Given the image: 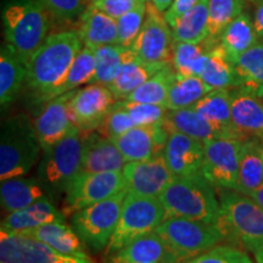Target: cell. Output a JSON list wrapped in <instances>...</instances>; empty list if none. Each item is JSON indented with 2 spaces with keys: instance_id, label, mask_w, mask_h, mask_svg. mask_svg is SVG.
I'll use <instances>...</instances> for the list:
<instances>
[{
  "instance_id": "60d3db41",
  "label": "cell",
  "mask_w": 263,
  "mask_h": 263,
  "mask_svg": "<svg viewBox=\"0 0 263 263\" xmlns=\"http://www.w3.org/2000/svg\"><path fill=\"white\" fill-rule=\"evenodd\" d=\"M146 15V3L139 2L138 5L129 12L124 14L117 20L118 39L117 44L124 48H132L134 44L140 29L143 27Z\"/></svg>"
},
{
  "instance_id": "74e56055",
  "label": "cell",
  "mask_w": 263,
  "mask_h": 263,
  "mask_svg": "<svg viewBox=\"0 0 263 263\" xmlns=\"http://www.w3.org/2000/svg\"><path fill=\"white\" fill-rule=\"evenodd\" d=\"M130 48H124L120 44L104 45L95 49V74L90 84L110 85L122 70V66L127 60Z\"/></svg>"
},
{
  "instance_id": "d590c367",
  "label": "cell",
  "mask_w": 263,
  "mask_h": 263,
  "mask_svg": "<svg viewBox=\"0 0 263 263\" xmlns=\"http://www.w3.org/2000/svg\"><path fill=\"white\" fill-rule=\"evenodd\" d=\"M209 2L200 0L172 28L174 43H200L209 38Z\"/></svg>"
},
{
  "instance_id": "cb8c5ba5",
  "label": "cell",
  "mask_w": 263,
  "mask_h": 263,
  "mask_svg": "<svg viewBox=\"0 0 263 263\" xmlns=\"http://www.w3.org/2000/svg\"><path fill=\"white\" fill-rule=\"evenodd\" d=\"M17 233L32 236L61 254L77 256L82 258H90L85 251L84 242L82 241L73 228L66 224L65 222H51L38 227V228Z\"/></svg>"
},
{
  "instance_id": "8992f818",
  "label": "cell",
  "mask_w": 263,
  "mask_h": 263,
  "mask_svg": "<svg viewBox=\"0 0 263 263\" xmlns=\"http://www.w3.org/2000/svg\"><path fill=\"white\" fill-rule=\"evenodd\" d=\"M34 124L27 115L9 117L0 130V180L29 173L41 156Z\"/></svg>"
},
{
  "instance_id": "7dc6e473",
  "label": "cell",
  "mask_w": 263,
  "mask_h": 263,
  "mask_svg": "<svg viewBox=\"0 0 263 263\" xmlns=\"http://www.w3.org/2000/svg\"><path fill=\"white\" fill-rule=\"evenodd\" d=\"M199 2L200 0H173L172 5L170 6L168 10L163 12L164 18L168 22L171 27L173 28L178 22V20L190 11Z\"/></svg>"
},
{
  "instance_id": "52a82bcc",
  "label": "cell",
  "mask_w": 263,
  "mask_h": 263,
  "mask_svg": "<svg viewBox=\"0 0 263 263\" xmlns=\"http://www.w3.org/2000/svg\"><path fill=\"white\" fill-rule=\"evenodd\" d=\"M81 161L82 138L78 128L55 146L43 151L37 178L51 200L65 195L71 180L82 171Z\"/></svg>"
},
{
  "instance_id": "db71d44e",
  "label": "cell",
  "mask_w": 263,
  "mask_h": 263,
  "mask_svg": "<svg viewBox=\"0 0 263 263\" xmlns=\"http://www.w3.org/2000/svg\"><path fill=\"white\" fill-rule=\"evenodd\" d=\"M141 2H145L146 3V2H149V0H141Z\"/></svg>"
},
{
  "instance_id": "484cf974",
  "label": "cell",
  "mask_w": 263,
  "mask_h": 263,
  "mask_svg": "<svg viewBox=\"0 0 263 263\" xmlns=\"http://www.w3.org/2000/svg\"><path fill=\"white\" fill-rule=\"evenodd\" d=\"M27 77V67L11 45L3 44L0 50V104L5 110L12 104Z\"/></svg>"
},
{
  "instance_id": "9c48e42d",
  "label": "cell",
  "mask_w": 263,
  "mask_h": 263,
  "mask_svg": "<svg viewBox=\"0 0 263 263\" xmlns=\"http://www.w3.org/2000/svg\"><path fill=\"white\" fill-rule=\"evenodd\" d=\"M127 190L71 216V227L84 245L95 252L106 250L116 229Z\"/></svg>"
},
{
  "instance_id": "f907efd6",
  "label": "cell",
  "mask_w": 263,
  "mask_h": 263,
  "mask_svg": "<svg viewBox=\"0 0 263 263\" xmlns=\"http://www.w3.org/2000/svg\"><path fill=\"white\" fill-rule=\"evenodd\" d=\"M248 196L251 197L252 200H255V201L257 202L258 205L261 206L262 209H263V185L259 186L258 189H256L255 192H252V193L250 194V195H248Z\"/></svg>"
},
{
  "instance_id": "44dd1931",
  "label": "cell",
  "mask_w": 263,
  "mask_h": 263,
  "mask_svg": "<svg viewBox=\"0 0 263 263\" xmlns=\"http://www.w3.org/2000/svg\"><path fill=\"white\" fill-rule=\"evenodd\" d=\"M77 32L84 47L93 50L104 45L117 44V20L99 10L93 3L81 14Z\"/></svg>"
},
{
  "instance_id": "c3c4849f",
  "label": "cell",
  "mask_w": 263,
  "mask_h": 263,
  "mask_svg": "<svg viewBox=\"0 0 263 263\" xmlns=\"http://www.w3.org/2000/svg\"><path fill=\"white\" fill-rule=\"evenodd\" d=\"M254 26L256 33L259 38L263 37V0H259V3L256 6L255 16H254Z\"/></svg>"
},
{
  "instance_id": "ac0fdd59",
  "label": "cell",
  "mask_w": 263,
  "mask_h": 263,
  "mask_svg": "<svg viewBox=\"0 0 263 263\" xmlns=\"http://www.w3.org/2000/svg\"><path fill=\"white\" fill-rule=\"evenodd\" d=\"M232 126L240 140H263V101L241 88H232Z\"/></svg>"
},
{
  "instance_id": "7a4b0ae2",
  "label": "cell",
  "mask_w": 263,
  "mask_h": 263,
  "mask_svg": "<svg viewBox=\"0 0 263 263\" xmlns=\"http://www.w3.org/2000/svg\"><path fill=\"white\" fill-rule=\"evenodd\" d=\"M166 218L180 217L206 223H216L221 213V201L216 188L202 172L184 177H173L159 196Z\"/></svg>"
},
{
  "instance_id": "8d00e7d4",
  "label": "cell",
  "mask_w": 263,
  "mask_h": 263,
  "mask_svg": "<svg viewBox=\"0 0 263 263\" xmlns=\"http://www.w3.org/2000/svg\"><path fill=\"white\" fill-rule=\"evenodd\" d=\"M172 64L167 65L162 70L157 72L155 76L147 80L145 83L137 88L133 93H130L124 99L127 101L143 104H153L166 106L167 99H168L170 88L176 77Z\"/></svg>"
},
{
  "instance_id": "681fc988",
  "label": "cell",
  "mask_w": 263,
  "mask_h": 263,
  "mask_svg": "<svg viewBox=\"0 0 263 263\" xmlns=\"http://www.w3.org/2000/svg\"><path fill=\"white\" fill-rule=\"evenodd\" d=\"M151 3H153L154 6L159 10L161 12H164L168 10V8L171 5H172L173 0H150Z\"/></svg>"
},
{
  "instance_id": "ba28073f",
  "label": "cell",
  "mask_w": 263,
  "mask_h": 263,
  "mask_svg": "<svg viewBox=\"0 0 263 263\" xmlns=\"http://www.w3.org/2000/svg\"><path fill=\"white\" fill-rule=\"evenodd\" d=\"M164 219L166 211L159 197L140 196L127 192L120 219L105 250V256L112 255L140 236L156 232Z\"/></svg>"
},
{
  "instance_id": "3957f363",
  "label": "cell",
  "mask_w": 263,
  "mask_h": 263,
  "mask_svg": "<svg viewBox=\"0 0 263 263\" xmlns=\"http://www.w3.org/2000/svg\"><path fill=\"white\" fill-rule=\"evenodd\" d=\"M221 190V213L216 224L224 242L254 254L263 244V209L245 194L233 189Z\"/></svg>"
},
{
  "instance_id": "9a60e30c",
  "label": "cell",
  "mask_w": 263,
  "mask_h": 263,
  "mask_svg": "<svg viewBox=\"0 0 263 263\" xmlns=\"http://www.w3.org/2000/svg\"><path fill=\"white\" fill-rule=\"evenodd\" d=\"M122 173L127 192L146 197H159L174 177L163 153L149 160L127 162Z\"/></svg>"
},
{
  "instance_id": "11a10c76",
  "label": "cell",
  "mask_w": 263,
  "mask_h": 263,
  "mask_svg": "<svg viewBox=\"0 0 263 263\" xmlns=\"http://www.w3.org/2000/svg\"><path fill=\"white\" fill-rule=\"evenodd\" d=\"M261 42H262V43H263V37H262V38H261Z\"/></svg>"
},
{
  "instance_id": "d6986e66",
  "label": "cell",
  "mask_w": 263,
  "mask_h": 263,
  "mask_svg": "<svg viewBox=\"0 0 263 263\" xmlns=\"http://www.w3.org/2000/svg\"><path fill=\"white\" fill-rule=\"evenodd\" d=\"M203 155V141L178 132H171L163 150V157L174 177L201 172Z\"/></svg>"
},
{
  "instance_id": "d6a6232c",
  "label": "cell",
  "mask_w": 263,
  "mask_h": 263,
  "mask_svg": "<svg viewBox=\"0 0 263 263\" xmlns=\"http://www.w3.org/2000/svg\"><path fill=\"white\" fill-rule=\"evenodd\" d=\"M239 87L263 98V43H257L234 62Z\"/></svg>"
},
{
  "instance_id": "603a6c76",
  "label": "cell",
  "mask_w": 263,
  "mask_h": 263,
  "mask_svg": "<svg viewBox=\"0 0 263 263\" xmlns=\"http://www.w3.org/2000/svg\"><path fill=\"white\" fill-rule=\"evenodd\" d=\"M162 123L170 133L178 132V133L195 138L197 140H201L203 143L207 140L215 139V138H234L228 130L213 126L212 123L203 120L193 107L168 110Z\"/></svg>"
},
{
  "instance_id": "d4e9b609",
  "label": "cell",
  "mask_w": 263,
  "mask_h": 263,
  "mask_svg": "<svg viewBox=\"0 0 263 263\" xmlns=\"http://www.w3.org/2000/svg\"><path fill=\"white\" fill-rule=\"evenodd\" d=\"M47 197L48 194L38 178H24L22 176L2 180L0 201L6 215Z\"/></svg>"
},
{
  "instance_id": "2e32d148",
  "label": "cell",
  "mask_w": 263,
  "mask_h": 263,
  "mask_svg": "<svg viewBox=\"0 0 263 263\" xmlns=\"http://www.w3.org/2000/svg\"><path fill=\"white\" fill-rule=\"evenodd\" d=\"M73 93L74 90L68 91L48 101L33 121L43 151L55 146L77 129L68 108V101Z\"/></svg>"
},
{
  "instance_id": "f35d334b",
  "label": "cell",
  "mask_w": 263,
  "mask_h": 263,
  "mask_svg": "<svg viewBox=\"0 0 263 263\" xmlns=\"http://www.w3.org/2000/svg\"><path fill=\"white\" fill-rule=\"evenodd\" d=\"M245 0H210L209 2V38L219 42L222 32L230 22L244 12Z\"/></svg>"
},
{
  "instance_id": "f5cc1de1",
  "label": "cell",
  "mask_w": 263,
  "mask_h": 263,
  "mask_svg": "<svg viewBox=\"0 0 263 263\" xmlns=\"http://www.w3.org/2000/svg\"><path fill=\"white\" fill-rule=\"evenodd\" d=\"M261 141V146H262V153H263V140H259Z\"/></svg>"
},
{
  "instance_id": "e0dca14e",
  "label": "cell",
  "mask_w": 263,
  "mask_h": 263,
  "mask_svg": "<svg viewBox=\"0 0 263 263\" xmlns=\"http://www.w3.org/2000/svg\"><path fill=\"white\" fill-rule=\"evenodd\" d=\"M170 132L163 123L134 126L122 136L112 139L127 162L149 160L163 153Z\"/></svg>"
},
{
  "instance_id": "f6af8a7d",
  "label": "cell",
  "mask_w": 263,
  "mask_h": 263,
  "mask_svg": "<svg viewBox=\"0 0 263 263\" xmlns=\"http://www.w3.org/2000/svg\"><path fill=\"white\" fill-rule=\"evenodd\" d=\"M47 11L61 21H71L83 12L84 0H41Z\"/></svg>"
},
{
  "instance_id": "4316f807",
  "label": "cell",
  "mask_w": 263,
  "mask_h": 263,
  "mask_svg": "<svg viewBox=\"0 0 263 263\" xmlns=\"http://www.w3.org/2000/svg\"><path fill=\"white\" fill-rule=\"evenodd\" d=\"M162 64H147L144 62L130 48L127 60L122 66V70L112 83L108 85L117 100H124L128 95L133 93L137 88L150 80L157 72L166 67Z\"/></svg>"
},
{
  "instance_id": "ffe728a7",
  "label": "cell",
  "mask_w": 263,
  "mask_h": 263,
  "mask_svg": "<svg viewBox=\"0 0 263 263\" xmlns=\"http://www.w3.org/2000/svg\"><path fill=\"white\" fill-rule=\"evenodd\" d=\"M82 161L81 168L85 172H108L122 171L127 163L114 140L101 136L99 132L81 134Z\"/></svg>"
},
{
  "instance_id": "9f6ffc18",
  "label": "cell",
  "mask_w": 263,
  "mask_h": 263,
  "mask_svg": "<svg viewBox=\"0 0 263 263\" xmlns=\"http://www.w3.org/2000/svg\"><path fill=\"white\" fill-rule=\"evenodd\" d=\"M262 100H263V98H262Z\"/></svg>"
},
{
  "instance_id": "1f68e13d",
  "label": "cell",
  "mask_w": 263,
  "mask_h": 263,
  "mask_svg": "<svg viewBox=\"0 0 263 263\" xmlns=\"http://www.w3.org/2000/svg\"><path fill=\"white\" fill-rule=\"evenodd\" d=\"M197 114L213 126L228 130L236 137L232 126V94L230 89H213L192 106ZM240 140V139H239Z\"/></svg>"
},
{
  "instance_id": "277c9868",
  "label": "cell",
  "mask_w": 263,
  "mask_h": 263,
  "mask_svg": "<svg viewBox=\"0 0 263 263\" xmlns=\"http://www.w3.org/2000/svg\"><path fill=\"white\" fill-rule=\"evenodd\" d=\"M156 233L162 239L164 256L162 263H182L224 242L216 223L168 217Z\"/></svg>"
},
{
  "instance_id": "836d02e7",
  "label": "cell",
  "mask_w": 263,
  "mask_h": 263,
  "mask_svg": "<svg viewBox=\"0 0 263 263\" xmlns=\"http://www.w3.org/2000/svg\"><path fill=\"white\" fill-rule=\"evenodd\" d=\"M200 77L212 89H232L239 87L234 64L227 57L219 43L210 52L205 70Z\"/></svg>"
},
{
  "instance_id": "ee69618b",
  "label": "cell",
  "mask_w": 263,
  "mask_h": 263,
  "mask_svg": "<svg viewBox=\"0 0 263 263\" xmlns=\"http://www.w3.org/2000/svg\"><path fill=\"white\" fill-rule=\"evenodd\" d=\"M136 124L132 120L126 108L123 107L121 100H117L111 112L107 115L101 126L98 128L99 133L101 136L108 138V139H116L117 137L122 136L129 129H132Z\"/></svg>"
},
{
  "instance_id": "f546056e",
  "label": "cell",
  "mask_w": 263,
  "mask_h": 263,
  "mask_svg": "<svg viewBox=\"0 0 263 263\" xmlns=\"http://www.w3.org/2000/svg\"><path fill=\"white\" fill-rule=\"evenodd\" d=\"M219 42L207 38L200 43H174L172 66L179 76H201L210 52Z\"/></svg>"
},
{
  "instance_id": "4fadbf2b",
  "label": "cell",
  "mask_w": 263,
  "mask_h": 263,
  "mask_svg": "<svg viewBox=\"0 0 263 263\" xmlns=\"http://www.w3.org/2000/svg\"><path fill=\"white\" fill-rule=\"evenodd\" d=\"M2 263H97L91 258L65 255L55 249L17 232H0Z\"/></svg>"
},
{
  "instance_id": "30bf717a",
  "label": "cell",
  "mask_w": 263,
  "mask_h": 263,
  "mask_svg": "<svg viewBox=\"0 0 263 263\" xmlns=\"http://www.w3.org/2000/svg\"><path fill=\"white\" fill-rule=\"evenodd\" d=\"M126 189L122 171L85 172L81 171L65 193L62 212L67 217L95 203L104 201Z\"/></svg>"
},
{
  "instance_id": "5b68a950",
  "label": "cell",
  "mask_w": 263,
  "mask_h": 263,
  "mask_svg": "<svg viewBox=\"0 0 263 263\" xmlns=\"http://www.w3.org/2000/svg\"><path fill=\"white\" fill-rule=\"evenodd\" d=\"M5 39L27 64L48 37L50 22L41 0H14L3 9Z\"/></svg>"
},
{
  "instance_id": "5bb4252c",
  "label": "cell",
  "mask_w": 263,
  "mask_h": 263,
  "mask_svg": "<svg viewBox=\"0 0 263 263\" xmlns=\"http://www.w3.org/2000/svg\"><path fill=\"white\" fill-rule=\"evenodd\" d=\"M116 103L117 99L107 85L93 83L74 90L68 108L81 134H87L98 130Z\"/></svg>"
},
{
  "instance_id": "ab89813d",
  "label": "cell",
  "mask_w": 263,
  "mask_h": 263,
  "mask_svg": "<svg viewBox=\"0 0 263 263\" xmlns=\"http://www.w3.org/2000/svg\"><path fill=\"white\" fill-rule=\"evenodd\" d=\"M95 66H97L95 50L83 47L80 54L77 55V58L74 59L65 82L55 93L54 99L65 93H68V91L77 90V88L83 84H90L95 74Z\"/></svg>"
},
{
  "instance_id": "bcb514c9",
  "label": "cell",
  "mask_w": 263,
  "mask_h": 263,
  "mask_svg": "<svg viewBox=\"0 0 263 263\" xmlns=\"http://www.w3.org/2000/svg\"><path fill=\"white\" fill-rule=\"evenodd\" d=\"M139 2L141 0H93V4L105 14L118 20L136 8Z\"/></svg>"
},
{
  "instance_id": "b9f144b4",
  "label": "cell",
  "mask_w": 263,
  "mask_h": 263,
  "mask_svg": "<svg viewBox=\"0 0 263 263\" xmlns=\"http://www.w3.org/2000/svg\"><path fill=\"white\" fill-rule=\"evenodd\" d=\"M182 263H255L246 254L245 250L233 245L221 244L203 252V254L190 258Z\"/></svg>"
},
{
  "instance_id": "8fae6325",
  "label": "cell",
  "mask_w": 263,
  "mask_h": 263,
  "mask_svg": "<svg viewBox=\"0 0 263 263\" xmlns=\"http://www.w3.org/2000/svg\"><path fill=\"white\" fill-rule=\"evenodd\" d=\"M201 172L216 189L238 188L239 161L242 140L221 137L207 140Z\"/></svg>"
},
{
  "instance_id": "f1b7e54d",
  "label": "cell",
  "mask_w": 263,
  "mask_h": 263,
  "mask_svg": "<svg viewBox=\"0 0 263 263\" xmlns=\"http://www.w3.org/2000/svg\"><path fill=\"white\" fill-rule=\"evenodd\" d=\"M259 37L256 33L254 21L248 14H240L234 21L227 26L219 37V44L227 57L234 64L250 48L258 43Z\"/></svg>"
},
{
  "instance_id": "7c38bea8",
  "label": "cell",
  "mask_w": 263,
  "mask_h": 263,
  "mask_svg": "<svg viewBox=\"0 0 263 263\" xmlns=\"http://www.w3.org/2000/svg\"><path fill=\"white\" fill-rule=\"evenodd\" d=\"M173 31L153 3L146 2V15L132 49L147 64L171 65L173 58Z\"/></svg>"
},
{
  "instance_id": "816d5d0a",
  "label": "cell",
  "mask_w": 263,
  "mask_h": 263,
  "mask_svg": "<svg viewBox=\"0 0 263 263\" xmlns=\"http://www.w3.org/2000/svg\"><path fill=\"white\" fill-rule=\"evenodd\" d=\"M255 255V262L256 263H263V244L254 252Z\"/></svg>"
},
{
  "instance_id": "4dcf8cb0",
  "label": "cell",
  "mask_w": 263,
  "mask_h": 263,
  "mask_svg": "<svg viewBox=\"0 0 263 263\" xmlns=\"http://www.w3.org/2000/svg\"><path fill=\"white\" fill-rule=\"evenodd\" d=\"M164 245L156 232L140 236L106 256V263H162Z\"/></svg>"
},
{
  "instance_id": "6da1fadb",
  "label": "cell",
  "mask_w": 263,
  "mask_h": 263,
  "mask_svg": "<svg viewBox=\"0 0 263 263\" xmlns=\"http://www.w3.org/2000/svg\"><path fill=\"white\" fill-rule=\"evenodd\" d=\"M83 47L78 32L62 31L48 35L29 58L26 84L38 103L47 104L54 99Z\"/></svg>"
},
{
  "instance_id": "e575fe53",
  "label": "cell",
  "mask_w": 263,
  "mask_h": 263,
  "mask_svg": "<svg viewBox=\"0 0 263 263\" xmlns=\"http://www.w3.org/2000/svg\"><path fill=\"white\" fill-rule=\"evenodd\" d=\"M211 90L212 88L199 76L176 74L170 88L166 107L168 110L192 107Z\"/></svg>"
},
{
  "instance_id": "7402d4cb",
  "label": "cell",
  "mask_w": 263,
  "mask_h": 263,
  "mask_svg": "<svg viewBox=\"0 0 263 263\" xmlns=\"http://www.w3.org/2000/svg\"><path fill=\"white\" fill-rule=\"evenodd\" d=\"M66 216L54 205L50 197L39 200L25 209L8 213L2 221V229L25 232L51 222H65Z\"/></svg>"
},
{
  "instance_id": "83f0119b",
  "label": "cell",
  "mask_w": 263,
  "mask_h": 263,
  "mask_svg": "<svg viewBox=\"0 0 263 263\" xmlns=\"http://www.w3.org/2000/svg\"><path fill=\"white\" fill-rule=\"evenodd\" d=\"M263 185V153L261 141H242L239 161V177L236 192L250 195Z\"/></svg>"
},
{
  "instance_id": "7bdbcfd3",
  "label": "cell",
  "mask_w": 263,
  "mask_h": 263,
  "mask_svg": "<svg viewBox=\"0 0 263 263\" xmlns=\"http://www.w3.org/2000/svg\"><path fill=\"white\" fill-rule=\"evenodd\" d=\"M136 126H154L162 123L168 108L161 105L133 103V101L121 100Z\"/></svg>"
}]
</instances>
